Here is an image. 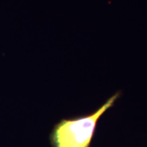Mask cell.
Masks as SVG:
<instances>
[{
    "instance_id": "6da1fadb",
    "label": "cell",
    "mask_w": 147,
    "mask_h": 147,
    "mask_svg": "<svg viewBox=\"0 0 147 147\" xmlns=\"http://www.w3.org/2000/svg\"><path fill=\"white\" fill-rule=\"evenodd\" d=\"M120 97L117 92L91 115L63 119L55 125L50 136L52 147H89L97 121Z\"/></svg>"
}]
</instances>
